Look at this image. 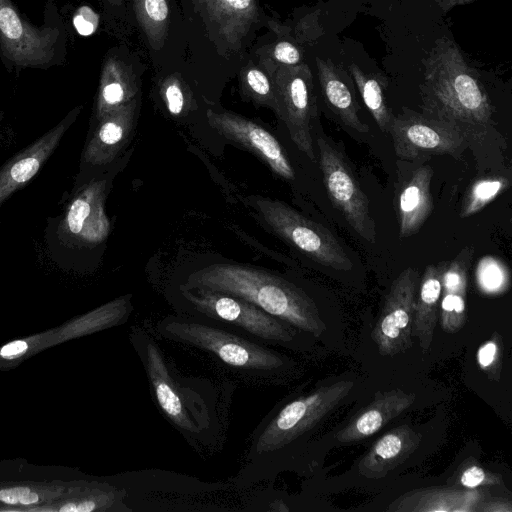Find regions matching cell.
<instances>
[{
    "label": "cell",
    "instance_id": "6da1fadb",
    "mask_svg": "<svg viewBox=\"0 0 512 512\" xmlns=\"http://www.w3.org/2000/svg\"><path fill=\"white\" fill-rule=\"evenodd\" d=\"M129 340L143 365L154 401L170 424L195 448L218 440V398L212 383L181 376L144 328L133 327Z\"/></svg>",
    "mask_w": 512,
    "mask_h": 512
},
{
    "label": "cell",
    "instance_id": "7a4b0ae2",
    "mask_svg": "<svg viewBox=\"0 0 512 512\" xmlns=\"http://www.w3.org/2000/svg\"><path fill=\"white\" fill-rule=\"evenodd\" d=\"M181 285L203 288L247 300L299 331L321 336L326 325L314 300L295 283L268 270L215 263L190 273Z\"/></svg>",
    "mask_w": 512,
    "mask_h": 512
},
{
    "label": "cell",
    "instance_id": "3957f363",
    "mask_svg": "<svg viewBox=\"0 0 512 512\" xmlns=\"http://www.w3.org/2000/svg\"><path fill=\"white\" fill-rule=\"evenodd\" d=\"M423 63V113L457 125L468 140L492 124L491 101L452 39H438Z\"/></svg>",
    "mask_w": 512,
    "mask_h": 512
},
{
    "label": "cell",
    "instance_id": "277c9868",
    "mask_svg": "<svg viewBox=\"0 0 512 512\" xmlns=\"http://www.w3.org/2000/svg\"><path fill=\"white\" fill-rule=\"evenodd\" d=\"M353 387V381L341 380L321 386L269 412L253 431L246 465L238 477L239 486L267 479L281 454L335 409Z\"/></svg>",
    "mask_w": 512,
    "mask_h": 512
},
{
    "label": "cell",
    "instance_id": "5b68a950",
    "mask_svg": "<svg viewBox=\"0 0 512 512\" xmlns=\"http://www.w3.org/2000/svg\"><path fill=\"white\" fill-rule=\"evenodd\" d=\"M167 340L198 348L237 374L256 380L275 378L291 367L285 355L269 345L233 330L195 317L163 318L156 325Z\"/></svg>",
    "mask_w": 512,
    "mask_h": 512
},
{
    "label": "cell",
    "instance_id": "8992f818",
    "mask_svg": "<svg viewBox=\"0 0 512 512\" xmlns=\"http://www.w3.org/2000/svg\"><path fill=\"white\" fill-rule=\"evenodd\" d=\"M107 194L108 179L95 175L72 188L62 213L48 220L46 242L58 264H68L74 255L107 240L111 231L105 209Z\"/></svg>",
    "mask_w": 512,
    "mask_h": 512
},
{
    "label": "cell",
    "instance_id": "52a82bcc",
    "mask_svg": "<svg viewBox=\"0 0 512 512\" xmlns=\"http://www.w3.org/2000/svg\"><path fill=\"white\" fill-rule=\"evenodd\" d=\"M175 304L181 315L205 320L267 345L294 346L299 333L253 303L226 293L180 285Z\"/></svg>",
    "mask_w": 512,
    "mask_h": 512
},
{
    "label": "cell",
    "instance_id": "ba28073f",
    "mask_svg": "<svg viewBox=\"0 0 512 512\" xmlns=\"http://www.w3.org/2000/svg\"><path fill=\"white\" fill-rule=\"evenodd\" d=\"M245 200L271 232L313 261L335 270L352 269L353 263L346 251L325 226L281 200L258 195H250Z\"/></svg>",
    "mask_w": 512,
    "mask_h": 512
},
{
    "label": "cell",
    "instance_id": "9c48e42d",
    "mask_svg": "<svg viewBox=\"0 0 512 512\" xmlns=\"http://www.w3.org/2000/svg\"><path fill=\"white\" fill-rule=\"evenodd\" d=\"M389 134L397 158L405 162L440 155L460 158L469 146L468 137L457 125L407 108L393 117Z\"/></svg>",
    "mask_w": 512,
    "mask_h": 512
},
{
    "label": "cell",
    "instance_id": "30bf717a",
    "mask_svg": "<svg viewBox=\"0 0 512 512\" xmlns=\"http://www.w3.org/2000/svg\"><path fill=\"white\" fill-rule=\"evenodd\" d=\"M277 116L284 122L292 142L311 161H316L312 140V119L315 114L313 76L305 63L277 64L270 72Z\"/></svg>",
    "mask_w": 512,
    "mask_h": 512
},
{
    "label": "cell",
    "instance_id": "8fae6325",
    "mask_svg": "<svg viewBox=\"0 0 512 512\" xmlns=\"http://www.w3.org/2000/svg\"><path fill=\"white\" fill-rule=\"evenodd\" d=\"M316 144L323 182L332 204L359 236L370 243H375L376 224L369 199L348 163L327 138L318 136Z\"/></svg>",
    "mask_w": 512,
    "mask_h": 512
},
{
    "label": "cell",
    "instance_id": "7c38bea8",
    "mask_svg": "<svg viewBox=\"0 0 512 512\" xmlns=\"http://www.w3.org/2000/svg\"><path fill=\"white\" fill-rule=\"evenodd\" d=\"M419 273L404 269L392 282L371 337L382 356H396L412 347Z\"/></svg>",
    "mask_w": 512,
    "mask_h": 512
},
{
    "label": "cell",
    "instance_id": "4fadbf2b",
    "mask_svg": "<svg viewBox=\"0 0 512 512\" xmlns=\"http://www.w3.org/2000/svg\"><path fill=\"white\" fill-rule=\"evenodd\" d=\"M58 31L28 23L11 0H0V51L21 67H47L55 56Z\"/></svg>",
    "mask_w": 512,
    "mask_h": 512
},
{
    "label": "cell",
    "instance_id": "5bb4252c",
    "mask_svg": "<svg viewBox=\"0 0 512 512\" xmlns=\"http://www.w3.org/2000/svg\"><path fill=\"white\" fill-rule=\"evenodd\" d=\"M206 116L220 136L254 154L280 178L294 180L295 171L284 148L262 125L231 111L208 109Z\"/></svg>",
    "mask_w": 512,
    "mask_h": 512
},
{
    "label": "cell",
    "instance_id": "9a60e30c",
    "mask_svg": "<svg viewBox=\"0 0 512 512\" xmlns=\"http://www.w3.org/2000/svg\"><path fill=\"white\" fill-rule=\"evenodd\" d=\"M137 97L95 121L81 154L80 168L72 188L91 178L93 170L111 164L128 143L136 124Z\"/></svg>",
    "mask_w": 512,
    "mask_h": 512
},
{
    "label": "cell",
    "instance_id": "2e32d148",
    "mask_svg": "<svg viewBox=\"0 0 512 512\" xmlns=\"http://www.w3.org/2000/svg\"><path fill=\"white\" fill-rule=\"evenodd\" d=\"M81 106L0 166V207L40 171L77 119Z\"/></svg>",
    "mask_w": 512,
    "mask_h": 512
},
{
    "label": "cell",
    "instance_id": "e0dca14e",
    "mask_svg": "<svg viewBox=\"0 0 512 512\" xmlns=\"http://www.w3.org/2000/svg\"><path fill=\"white\" fill-rule=\"evenodd\" d=\"M433 169L429 165L413 168L396 190L395 207L399 237L408 238L417 233L433 211L431 181Z\"/></svg>",
    "mask_w": 512,
    "mask_h": 512
},
{
    "label": "cell",
    "instance_id": "ac0fdd59",
    "mask_svg": "<svg viewBox=\"0 0 512 512\" xmlns=\"http://www.w3.org/2000/svg\"><path fill=\"white\" fill-rule=\"evenodd\" d=\"M416 395L401 389L378 392L373 401L359 411L336 435L337 441L351 443L364 440L381 430L407 410Z\"/></svg>",
    "mask_w": 512,
    "mask_h": 512
},
{
    "label": "cell",
    "instance_id": "d6986e66",
    "mask_svg": "<svg viewBox=\"0 0 512 512\" xmlns=\"http://www.w3.org/2000/svg\"><path fill=\"white\" fill-rule=\"evenodd\" d=\"M422 435L411 426L395 427L371 447L358 464L359 473L369 479H381L417 450Z\"/></svg>",
    "mask_w": 512,
    "mask_h": 512
},
{
    "label": "cell",
    "instance_id": "ffe728a7",
    "mask_svg": "<svg viewBox=\"0 0 512 512\" xmlns=\"http://www.w3.org/2000/svg\"><path fill=\"white\" fill-rule=\"evenodd\" d=\"M473 255L472 246L462 248L443 274L439 307L441 328L446 333H457L466 323L467 279Z\"/></svg>",
    "mask_w": 512,
    "mask_h": 512
},
{
    "label": "cell",
    "instance_id": "44dd1931",
    "mask_svg": "<svg viewBox=\"0 0 512 512\" xmlns=\"http://www.w3.org/2000/svg\"><path fill=\"white\" fill-rule=\"evenodd\" d=\"M216 35L236 49L258 20L257 0H195Z\"/></svg>",
    "mask_w": 512,
    "mask_h": 512
},
{
    "label": "cell",
    "instance_id": "7402d4cb",
    "mask_svg": "<svg viewBox=\"0 0 512 512\" xmlns=\"http://www.w3.org/2000/svg\"><path fill=\"white\" fill-rule=\"evenodd\" d=\"M448 263L449 261L444 260L426 266L419 280L412 331L423 352L429 350L433 341L442 294V279Z\"/></svg>",
    "mask_w": 512,
    "mask_h": 512
},
{
    "label": "cell",
    "instance_id": "603a6c76",
    "mask_svg": "<svg viewBox=\"0 0 512 512\" xmlns=\"http://www.w3.org/2000/svg\"><path fill=\"white\" fill-rule=\"evenodd\" d=\"M317 74L323 98L329 108L347 127L359 133L369 128L361 120L359 106L339 66L330 59L316 57Z\"/></svg>",
    "mask_w": 512,
    "mask_h": 512
},
{
    "label": "cell",
    "instance_id": "cb8c5ba5",
    "mask_svg": "<svg viewBox=\"0 0 512 512\" xmlns=\"http://www.w3.org/2000/svg\"><path fill=\"white\" fill-rule=\"evenodd\" d=\"M481 500L476 489L429 488L414 490L397 499L387 510L419 512L475 511Z\"/></svg>",
    "mask_w": 512,
    "mask_h": 512
},
{
    "label": "cell",
    "instance_id": "d4e9b609",
    "mask_svg": "<svg viewBox=\"0 0 512 512\" xmlns=\"http://www.w3.org/2000/svg\"><path fill=\"white\" fill-rule=\"evenodd\" d=\"M138 86L129 68L119 59L108 57L101 70L94 108L95 121L136 98Z\"/></svg>",
    "mask_w": 512,
    "mask_h": 512
},
{
    "label": "cell",
    "instance_id": "484cf974",
    "mask_svg": "<svg viewBox=\"0 0 512 512\" xmlns=\"http://www.w3.org/2000/svg\"><path fill=\"white\" fill-rule=\"evenodd\" d=\"M348 69L374 121L382 132L389 133L394 116L385 99V77L377 73H367L356 64L349 65Z\"/></svg>",
    "mask_w": 512,
    "mask_h": 512
},
{
    "label": "cell",
    "instance_id": "4316f807",
    "mask_svg": "<svg viewBox=\"0 0 512 512\" xmlns=\"http://www.w3.org/2000/svg\"><path fill=\"white\" fill-rule=\"evenodd\" d=\"M132 3L137 22L149 44L160 49L168 34V0H132Z\"/></svg>",
    "mask_w": 512,
    "mask_h": 512
},
{
    "label": "cell",
    "instance_id": "83f0119b",
    "mask_svg": "<svg viewBox=\"0 0 512 512\" xmlns=\"http://www.w3.org/2000/svg\"><path fill=\"white\" fill-rule=\"evenodd\" d=\"M509 184V179L502 175H490L474 181L464 195L460 217L467 218L480 212L504 192Z\"/></svg>",
    "mask_w": 512,
    "mask_h": 512
},
{
    "label": "cell",
    "instance_id": "f1b7e54d",
    "mask_svg": "<svg viewBox=\"0 0 512 512\" xmlns=\"http://www.w3.org/2000/svg\"><path fill=\"white\" fill-rule=\"evenodd\" d=\"M243 93L255 104L268 107L277 114V102L271 77L260 68L248 65L241 71Z\"/></svg>",
    "mask_w": 512,
    "mask_h": 512
},
{
    "label": "cell",
    "instance_id": "f546056e",
    "mask_svg": "<svg viewBox=\"0 0 512 512\" xmlns=\"http://www.w3.org/2000/svg\"><path fill=\"white\" fill-rule=\"evenodd\" d=\"M475 276L477 286L486 294L503 293L510 283L507 266L493 256H485L478 262Z\"/></svg>",
    "mask_w": 512,
    "mask_h": 512
},
{
    "label": "cell",
    "instance_id": "4dcf8cb0",
    "mask_svg": "<svg viewBox=\"0 0 512 512\" xmlns=\"http://www.w3.org/2000/svg\"><path fill=\"white\" fill-rule=\"evenodd\" d=\"M160 94L171 115L181 116L187 110V94L181 80L176 76L171 75L162 82Z\"/></svg>",
    "mask_w": 512,
    "mask_h": 512
},
{
    "label": "cell",
    "instance_id": "1f68e13d",
    "mask_svg": "<svg viewBox=\"0 0 512 512\" xmlns=\"http://www.w3.org/2000/svg\"><path fill=\"white\" fill-rule=\"evenodd\" d=\"M477 362L492 379L498 380L501 371V339L494 335L478 349Z\"/></svg>",
    "mask_w": 512,
    "mask_h": 512
},
{
    "label": "cell",
    "instance_id": "d6a6232c",
    "mask_svg": "<svg viewBox=\"0 0 512 512\" xmlns=\"http://www.w3.org/2000/svg\"><path fill=\"white\" fill-rule=\"evenodd\" d=\"M459 482L467 489H476L480 486L497 485L501 480L498 475L487 472L478 465H471L460 473Z\"/></svg>",
    "mask_w": 512,
    "mask_h": 512
},
{
    "label": "cell",
    "instance_id": "836d02e7",
    "mask_svg": "<svg viewBox=\"0 0 512 512\" xmlns=\"http://www.w3.org/2000/svg\"><path fill=\"white\" fill-rule=\"evenodd\" d=\"M99 24V15L89 6H81L73 16L76 31L83 36L93 34Z\"/></svg>",
    "mask_w": 512,
    "mask_h": 512
},
{
    "label": "cell",
    "instance_id": "e575fe53",
    "mask_svg": "<svg viewBox=\"0 0 512 512\" xmlns=\"http://www.w3.org/2000/svg\"><path fill=\"white\" fill-rule=\"evenodd\" d=\"M271 57L280 65H298L302 63L301 51L288 41H280L273 45Z\"/></svg>",
    "mask_w": 512,
    "mask_h": 512
},
{
    "label": "cell",
    "instance_id": "d590c367",
    "mask_svg": "<svg viewBox=\"0 0 512 512\" xmlns=\"http://www.w3.org/2000/svg\"><path fill=\"white\" fill-rule=\"evenodd\" d=\"M0 500L10 505H30L36 503L39 498L27 487H13L1 490Z\"/></svg>",
    "mask_w": 512,
    "mask_h": 512
},
{
    "label": "cell",
    "instance_id": "8d00e7d4",
    "mask_svg": "<svg viewBox=\"0 0 512 512\" xmlns=\"http://www.w3.org/2000/svg\"><path fill=\"white\" fill-rule=\"evenodd\" d=\"M26 349L27 343L25 341L18 340L2 347V349L0 350V354L3 357H10L21 354L24 351H26Z\"/></svg>",
    "mask_w": 512,
    "mask_h": 512
},
{
    "label": "cell",
    "instance_id": "74e56055",
    "mask_svg": "<svg viewBox=\"0 0 512 512\" xmlns=\"http://www.w3.org/2000/svg\"><path fill=\"white\" fill-rule=\"evenodd\" d=\"M475 0H435L438 7L444 12H448L456 6L465 5Z\"/></svg>",
    "mask_w": 512,
    "mask_h": 512
},
{
    "label": "cell",
    "instance_id": "f35d334b",
    "mask_svg": "<svg viewBox=\"0 0 512 512\" xmlns=\"http://www.w3.org/2000/svg\"><path fill=\"white\" fill-rule=\"evenodd\" d=\"M61 512H77V503H68L60 508Z\"/></svg>",
    "mask_w": 512,
    "mask_h": 512
},
{
    "label": "cell",
    "instance_id": "ab89813d",
    "mask_svg": "<svg viewBox=\"0 0 512 512\" xmlns=\"http://www.w3.org/2000/svg\"><path fill=\"white\" fill-rule=\"evenodd\" d=\"M105 1L114 6H120L122 4V0H105Z\"/></svg>",
    "mask_w": 512,
    "mask_h": 512
}]
</instances>
